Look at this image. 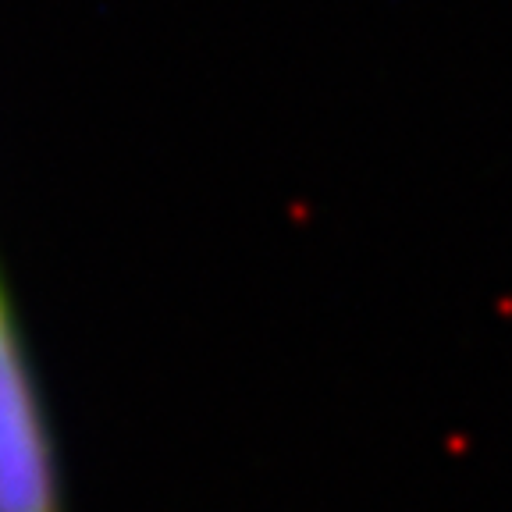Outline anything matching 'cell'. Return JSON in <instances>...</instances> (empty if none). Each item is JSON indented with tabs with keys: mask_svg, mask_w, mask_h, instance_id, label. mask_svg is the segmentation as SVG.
<instances>
[{
	"mask_svg": "<svg viewBox=\"0 0 512 512\" xmlns=\"http://www.w3.org/2000/svg\"><path fill=\"white\" fill-rule=\"evenodd\" d=\"M0 512H68L47 395L4 285H0Z\"/></svg>",
	"mask_w": 512,
	"mask_h": 512,
	"instance_id": "6da1fadb",
	"label": "cell"
}]
</instances>
